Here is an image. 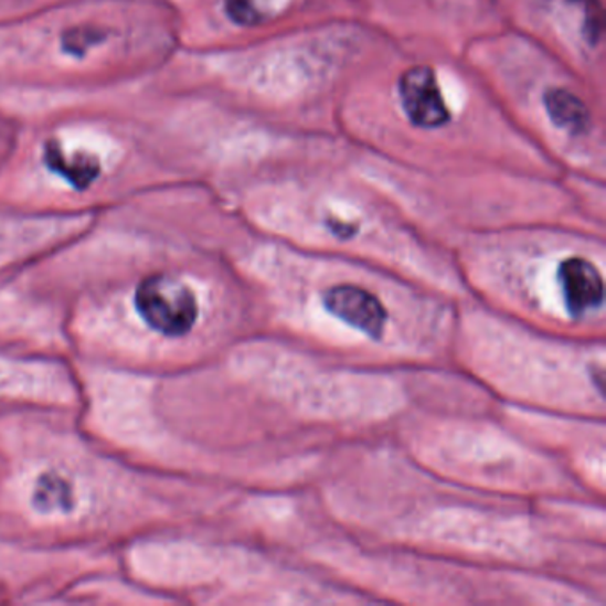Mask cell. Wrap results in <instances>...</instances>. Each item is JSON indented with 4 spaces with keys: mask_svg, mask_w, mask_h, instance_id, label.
I'll use <instances>...</instances> for the list:
<instances>
[{
    "mask_svg": "<svg viewBox=\"0 0 606 606\" xmlns=\"http://www.w3.org/2000/svg\"><path fill=\"white\" fill-rule=\"evenodd\" d=\"M136 306L145 322L166 337L188 334L200 313L191 288L166 274L141 281L137 287Z\"/></svg>",
    "mask_w": 606,
    "mask_h": 606,
    "instance_id": "obj_1",
    "label": "cell"
},
{
    "mask_svg": "<svg viewBox=\"0 0 606 606\" xmlns=\"http://www.w3.org/2000/svg\"><path fill=\"white\" fill-rule=\"evenodd\" d=\"M398 95L406 115L416 127L438 128L450 121V110L430 66L406 70L398 81Z\"/></svg>",
    "mask_w": 606,
    "mask_h": 606,
    "instance_id": "obj_2",
    "label": "cell"
},
{
    "mask_svg": "<svg viewBox=\"0 0 606 606\" xmlns=\"http://www.w3.org/2000/svg\"><path fill=\"white\" fill-rule=\"evenodd\" d=\"M326 310L366 337L381 340L387 311L379 297L355 285H337L322 296Z\"/></svg>",
    "mask_w": 606,
    "mask_h": 606,
    "instance_id": "obj_3",
    "label": "cell"
},
{
    "mask_svg": "<svg viewBox=\"0 0 606 606\" xmlns=\"http://www.w3.org/2000/svg\"><path fill=\"white\" fill-rule=\"evenodd\" d=\"M559 281L571 317L582 319L588 311L603 305L605 285L596 265L585 258H567L559 267Z\"/></svg>",
    "mask_w": 606,
    "mask_h": 606,
    "instance_id": "obj_4",
    "label": "cell"
},
{
    "mask_svg": "<svg viewBox=\"0 0 606 606\" xmlns=\"http://www.w3.org/2000/svg\"><path fill=\"white\" fill-rule=\"evenodd\" d=\"M544 105L553 124L573 136L585 134L591 127V113L587 105L580 100L575 93L562 87H552L544 93Z\"/></svg>",
    "mask_w": 606,
    "mask_h": 606,
    "instance_id": "obj_5",
    "label": "cell"
},
{
    "mask_svg": "<svg viewBox=\"0 0 606 606\" xmlns=\"http://www.w3.org/2000/svg\"><path fill=\"white\" fill-rule=\"evenodd\" d=\"M70 502H72V495L66 480L57 475H45L40 479L36 488V506L42 511H60L63 507H68Z\"/></svg>",
    "mask_w": 606,
    "mask_h": 606,
    "instance_id": "obj_6",
    "label": "cell"
},
{
    "mask_svg": "<svg viewBox=\"0 0 606 606\" xmlns=\"http://www.w3.org/2000/svg\"><path fill=\"white\" fill-rule=\"evenodd\" d=\"M226 11L232 17L233 22L241 25H256L264 20L256 0H226Z\"/></svg>",
    "mask_w": 606,
    "mask_h": 606,
    "instance_id": "obj_7",
    "label": "cell"
}]
</instances>
